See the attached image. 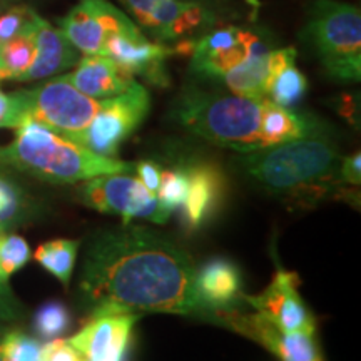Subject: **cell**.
<instances>
[{
	"label": "cell",
	"instance_id": "obj_1",
	"mask_svg": "<svg viewBox=\"0 0 361 361\" xmlns=\"http://www.w3.org/2000/svg\"><path fill=\"white\" fill-rule=\"evenodd\" d=\"M80 293L90 314L169 313L213 322L196 269L162 234L124 223L96 234L85 251Z\"/></svg>",
	"mask_w": 361,
	"mask_h": 361
},
{
	"label": "cell",
	"instance_id": "obj_2",
	"mask_svg": "<svg viewBox=\"0 0 361 361\" xmlns=\"http://www.w3.org/2000/svg\"><path fill=\"white\" fill-rule=\"evenodd\" d=\"M239 164L266 191L300 206L314 204L345 191L340 178L341 156L318 130L295 141L247 152Z\"/></svg>",
	"mask_w": 361,
	"mask_h": 361
},
{
	"label": "cell",
	"instance_id": "obj_3",
	"mask_svg": "<svg viewBox=\"0 0 361 361\" xmlns=\"http://www.w3.org/2000/svg\"><path fill=\"white\" fill-rule=\"evenodd\" d=\"M16 139L0 147V164L56 184H74L104 174L134 171V164L116 157H104L69 141L35 121H24Z\"/></svg>",
	"mask_w": 361,
	"mask_h": 361
},
{
	"label": "cell",
	"instance_id": "obj_4",
	"mask_svg": "<svg viewBox=\"0 0 361 361\" xmlns=\"http://www.w3.org/2000/svg\"><path fill=\"white\" fill-rule=\"evenodd\" d=\"M264 99L231 94H211L191 90L179 99L176 117L179 124L197 137L247 154L263 149L261 117Z\"/></svg>",
	"mask_w": 361,
	"mask_h": 361
},
{
	"label": "cell",
	"instance_id": "obj_5",
	"mask_svg": "<svg viewBox=\"0 0 361 361\" xmlns=\"http://www.w3.org/2000/svg\"><path fill=\"white\" fill-rule=\"evenodd\" d=\"M306 35L324 71L341 82L361 79V12L351 4L314 0Z\"/></svg>",
	"mask_w": 361,
	"mask_h": 361
},
{
	"label": "cell",
	"instance_id": "obj_6",
	"mask_svg": "<svg viewBox=\"0 0 361 361\" xmlns=\"http://www.w3.org/2000/svg\"><path fill=\"white\" fill-rule=\"evenodd\" d=\"M16 94L20 101L24 121H35L74 142H78L101 107L97 99L75 89L66 75Z\"/></svg>",
	"mask_w": 361,
	"mask_h": 361
},
{
	"label": "cell",
	"instance_id": "obj_7",
	"mask_svg": "<svg viewBox=\"0 0 361 361\" xmlns=\"http://www.w3.org/2000/svg\"><path fill=\"white\" fill-rule=\"evenodd\" d=\"M78 196L87 207L104 214L121 216L124 223L137 218L164 224L173 214L156 194L147 191L141 180L130 178L128 173L104 174L84 180Z\"/></svg>",
	"mask_w": 361,
	"mask_h": 361
},
{
	"label": "cell",
	"instance_id": "obj_8",
	"mask_svg": "<svg viewBox=\"0 0 361 361\" xmlns=\"http://www.w3.org/2000/svg\"><path fill=\"white\" fill-rule=\"evenodd\" d=\"M149 109L151 96L147 89L134 82L119 96L101 101L97 114L94 116L87 129L80 134L78 144L92 151L94 154L116 157L121 146L146 119Z\"/></svg>",
	"mask_w": 361,
	"mask_h": 361
},
{
	"label": "cell",
	"instance_id": "obj_9",
	"mask_svg": "<svg viewBox=\"0 0 361 361\" xmlns=\"http://www.w3.org/2000/svg\"><path fill=\"white\" fill-rule=\"evenodd\" d=\"M134 24L107 0H79L61 20L67 40L85 56H104L106 44Z\"/></svg>",
	"mask_w": 361,
	"mask_h": 361
},
{
	"label": "cell",
	"instance_id": "obj_10",
	"mask_svg": "<svg viewBox=\"0 0 361 361\" xmlns=\"http://www.w3.org/2000/svg\"><path fill=\"white\" fill-rule=\"evenodd\" d=\"M298 286L300 278L291 271L281 269L261 295H243V301L281 333L316 331L314 316L305 305Z\"/></svg>",
	"mask_w": 361,
	"mask_h": 361
},
{
	"label": "cell",
	"instance_id": "obj_11",
	"mask_svg": "<svg viewBox=\"0 0 361 361\" xmlns=\"http://www.w3.org/2000/svg\"><path fill=\"white\" fill-rule=\"evenodd\" d=\"M141 314L94 316L85 326L69 338L84 361H128V351L134 324Z\"/></svg>",
	"mask_w": 361,
	"mask_h": 361
},
{
	"label": "cell",
	"instance_id": "obj_12",
	"mask_svg": "<svg viewBox=\"0 0 361 361\" xmlns=\"http://www.w3.org/2000/svg\"><path fill=\"white\" fill-rule=\"evenodd\" d=\"M173 54L168 45L147 40L135 25L111 37L104 51V56L111 57L130 75H142L149 84L161 87L169 84L164 62Z\"/></svg>",
	"mask_w": 361,
	"mask_h": 361
},
{
	"label": "cell",
	"instance_id": "obj_13",
	"mask_svg": "<svg viewBox=\"0 0 361 361\" xmlns=\"http://www.w3.org/2000/svg\"><path fill=\"white\" fill-rule=\"evenodd\" d=\"M255 34L239 27L214 29L194 44L191 67L194 72L209 78H223L250 56Z\"/></svg>",
	"mask_w": 361,
	"mask_h": 361
},
{
	"label": "cell",
	"instance_id": "obj_14",
	"mask_svg": "<svg viewBox=\"0 0 361 361\" xmlns=\"http://www.w3.org/2000/svg\"><path fill=\"white\" fill-rule=\"evenodd\" d=\"M188 174V192L183 202V223L189 231H196L213 218L223 201L224 176L213 162H192L184 166Z\"/></svg>",
	"mask_w": 361,
	"mask_h": 361
},
{
	"label": "cell",
	"instance_id": "obj_15",
	"mask_svg": "<svg viewBox=\"0 0 361 361\" xmlns=\"http://www.w3.org/2000/svg\"><path fill=\"white\" fill-rule=\"evenodd\" d=\"M66 78L85 96L102 101L119 96L135 82L134 75L107 56H85L78 62V69Z\"/></svg>",
	"mask_w": 361,
	"mask_h": 361
},
{
	"label": "cell",
	"instance_id": "obj_16",
	"mask_svg": "<svg viewBox=\"0 0 361 361\" xmlns=\"http://www.w3.org/2000/svg\"><path fill=\"white\" fill-rule=\"evenodd\" d=\"M34 35L37 56H35L32 67L22 75L20 82L52 78L79 62L78 49L67 40L61 29L52 27L40 16H35Z\"/></svg>",
	"mask_w": 361,
	"mask_h": 361
},
{
	"label": "cell",
	"instance_id": "obj_17",
	"mask_svg": "<svg viewBox=\"0 0 361 361\" xmlns=\"http://www.w3.org/2000/svg\"><path fill=\"white\" fill-rule=\"evenodd\" d=\"M209 17L196 2L162 0L147 13L142 25L159 40H178L206 25Z\"/></svg>",
	"mask_w": 361,
	"mask_h": 361
},
{
	"label": "cell",
	"instance_id": "obj_18",
	"mask_svg": "<svg viewBox=\"0 0 361 361\" xmlns=\"http://www.w3.org/2000/svg\"><path fill=\"white\" fill-rule=\"evenodd\" d=\"M196 286L202 301L214 311L234 308L238 301H243L241 274L238 266L228 259L207 261L196 271Z\"/></svg>",
	"mask_w": 361,
	"mask_h": 361
},
{
	"label": "cell",
	"instance_id": "obj_19",
	"mask_svg": "<svg viewBox=\"0 0 361 361\" xmlns=\"http://www.w3.org/2000/svg\"><path fill=\"white\" fill-rule=\"evenodd\" d=\"M269 52L271 49L259 35L252 37L250 56L223 75L226 85L233 94L243 97L264 99L268 97L271 84L269 75Z\"/></svg>",
	"mask_w": 361,
	"mask_h": 361
},
{
	"label": "cell",
	"instance_id": "obj_20",
	"mask_svg": "<svg viewBox=\"0 0 361 361\" xmlns=\"http://www.w3.org/2000/svg\"><path fill=\"white\" fill-rule=\"evenodd\" d=\"M318 130L314 119L296 114L288 107H281L266 97L263 117H261V141L263 149L278 144L295 141Z\"/></svg>",
	"mask_w": 361,
	"mask_h": 361
},
{
	"label": "cell",
	"instance_id": "obj_21",
	"mask_svg": "<svg viewBox=\"0 0 361 361\" xmlns=\"http://www.w3.org/2000/svg\"><path fill=\"white\" fill-rule=\"evenodd\" d=\"M35 16L37 13L34 12L24 32L0 44V80H20L22 75L32 67L37 56L34 35Z\"/></svg>",
	"mask_w": 361,
	"mask_h": 361
},
{
	"label": "cell",
	"instance_id": "obj_22",
	"mask_svg": "<svg viewBox=\"0 0 361 361\" xmlns=\"http://www.w3.org/2000/svg\"><path fill=\"white\" fill-rule=\"evenodd\" d=\"M79 241L74 239H54L40 245L34 252V259L45 271L56 276L64 286H69L75 259H78Z\"/></svg>",
	"mask_w": 361,
	"mask_h": 361
},
{
	"label": "cell",
	"instance_id": "obj_23",
	"mask_svg": "<svg viewBox=\"0 0 361 361\" xmlns=\"http://www.w3.org/2000/svg\"><path fill=\"white\" fill-rule=\"evenodd\" d=\"M308 90V80L306 75L295 64L284 67L269 85L268 96L269 101L281 107H295Z\"/></svg>",
	"mask_w": 361,
	"mask_h": 361
},
{
	"label": "cell",
	"instance_id": "obj_24",
	"mask_svg": "<svg viewBox=\"0 0 361 361\" xmlns=\"http://www.w3.org/2000/svg\"><path fill=\"white\" fill-rule=\"evenodd\" d=\"M71 311L61 301H47L34 314V329L42 340H56L71 326Z\"/></svg>",
	"mask_w": 361,
	"mask_h": 361
},
{
	"label": "cell",
	"instance_id": "obj_25",
	"mask_svg": "<svg viewBox=\"0 0 361 361\" xmlns=\"http://www.w3.org/2000/svg\"><path fill=\"white\" fill-rule=\"evenodd\" d=\"M32 252L27 241L19 234L0 233V279L8 281L16 271L29 263Z\"/></svg>",
	"mask_w": 361,
	"mask_h": 361
},
{
	"label": "cell",
	"instance_id": "obj_26",
	"mask_svg": "<svg viewBox=\"0 0 361 361\" xmlns=\"http://www.w3.org/2000/svg\"><path fill=\"white\" fill-rule=\"evenodd\" d=\"M25 207L22 189L12 179L0 174V228L6 231L7 226L20 219Z\"/></svg>",
	"mask_w": 361,
	"mask_h": 361
},
{
	"label": "cell",
	"instance_id": "obj_27",
	"mask_svg": "<svg viewBox=\"0 0 361 361\" xmlns=\"http://www.w3.org/2000/svg\"><path fill=\"white\" fill-rule=\"evenodd\" d=\"M188 192V174L184 168L168 169L161 173L159 191L156 196L168 209L174 211L183 206Z\"/></svg>",
	"mask_w": 361,
	"mask_h": 361
},
{
	"label": "cell",
	"instance_id": "obj_28",
	"mask_svg": "<svg viewBox=\"0 0 361 361\" xmlns=\"http://www.w3.org/2000/svg\"><path fill=\"white\" fill-rule=\"evenodd\" d=\"M0 341L6 361H40L42 356V345L22 331H8Z\"/></svg>",
	"mask_w": 361,
	"mask_h": 361
},
{
	"label": "cell",
	"instance_id": "obj_29",
	"mask_svg": "<svg viewBox=\"0 0 361 361\" xmlns=\"http://www.w3.org/2000/svg\"><path fill=\"white\" fill-rule=\"evenodd\" d=\"M34 11L27 7H13L0 16V44L24 32L32 19Z\"/></svg>",
	"mask_w": 361,
	"mask_h": 361
},
{
	"label": "cell",
	"instance_id": "obj_30",
	"mask_svg": "<svg viewBox=\"0 0 361 361\" xmlns=\"http://www.w3.org/2000/svg\"><path fill=\"white\" fill-rule=\"evenodd\" d=\"M24 121L22 106L16 92L4 94L0 90V128L17 129Z\"/></svg>",
	"mask_w": 361,
	"mask_h": 361
},
{
	"label": "cell",
	"instance_id": "obj_31",
	"mask_svg": "<svg viewBox=\"0 0 361 361\" xmlns=\"http://www.w3.org/2000/svg\"><path fill=\"white\" fill-rule=\"evenodd\" d=\"M40 361H84V358L69 341L56 338L42 345Z\"/></svg>",
	"mask_w": 361,
	"mask_h": 361
},
{
	"label": "cell",
	"instance_id": "obj_32",
	"mask_svg": "<svg viewBox=\"0 0 361 361\" xmlns=\"http://www.w3.org/2000/svg\"><path fill=\"white\" fill-rule=\"evenodd\" d=\"M134 171H137L139 180L146 186L147 191L157 194V191H159L162 173L159 164H156L154 161H139L137 164H134Z\"/></svg>",
	"mask_w": 361,
	"mask_h": 361
},
{
	"label": "cell",
	"instance_id": "obj_33",
	"mask_svg": "<svg viewBox=\"0 0 361 361\" xmlns=\"http://www.w3.org/2000/svg\"><path fill=\"white\" fill-rule=\"evenodd\" d=\"M20 314L19 301L8 288V281L0 279V323H7Z\"/></svg>",
	"mask_w": 361,
	"mask_h": 361
},
{
	"label": "cell",
	"instance_id": "obj_34",
	"mask_svg": "<svg viewBox=\"0 0 361 361\" xmlns=\"http://www.w3.org/2000/svg\"><path fill=\"white\" fill-rule=\"evenodd\" d=\"M340 178H341L343 184L360 186V183H361V154H360V151L353 152L351 156L341 157Z\"/></svg>",
	"mask_w": 361,
	"mask_h": 361
},
{
	"label": "cell",
	"instance_id": "obj_35",
	"mask_svg": "<svg viewBox=\"0 0 361 361\" xmlns=\"http://www.w3.org/2000/svg\"><path fill=\"white\" fill-rule=\"evenodd\" d=\"M159 2H162V0H123L124 6L134 13V17L141 22V24L147 17V13L151 12Z\"/></svg>",
	"mask_w": 361,
	"mask_h": 361
},
{
	"label": "cell",
	"instance_id": "obj_36",
	"mask_svg": "<svg viewBox=\"0 0 361 361\" xmlns=\"http://www.w3.org/2000/svg\"><path fill=\"white\" fill-rule=\"evenodd\" d=\"M0 361H6V356H4V350H2V341H0Z\"/></svg>",
	"mask_w": 361,
	"mask_h": 361
},
{
	"label": "cell",
	"instance_id": "obj_37",
	"mask_svg": "<svg viewBox=\"0 0 361 361\" xmlns=\"http://www.w3.org/2000/svg\"><path fill=\"white\" fill-rule=\"evenodd\" d=\"M0 233H4V229H2V228H0Z\"/></svg>",
	"mask_w": 361,
	"mask_h": 361
}]
</instances>
